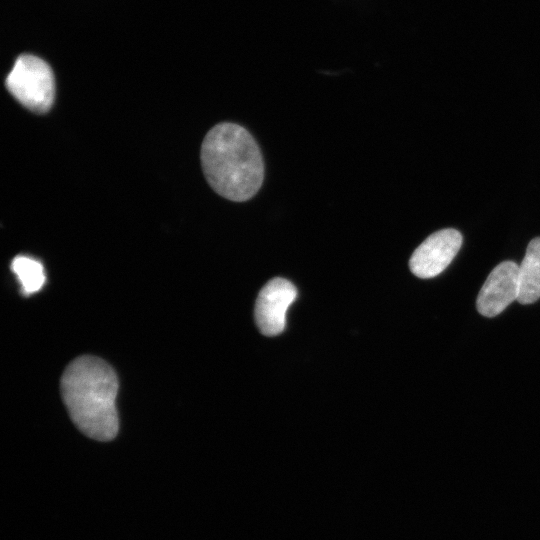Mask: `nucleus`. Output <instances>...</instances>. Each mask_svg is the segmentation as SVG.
Returning <instances> with one entry per match:
<instances>
[{
  "label": "nucleus",
  "mask_w": 540,
  "mask_h": 540,
  "mask_svg": "<svg viewBox=\"0 0 540 540\" xmlns=\"http://www.w3.org/2000/svg\"><path fill=\"white\" fill-rule=\"evenodd\" d=\"M462 245V235L452 228L439 230L428 236L413 252L409 267L423 279L439 275L454 259Z\"/></svg>",
  "instance_id": "20e7f679"
},
{
  "label": "nucleus",
  "mask_w": 540,
  "mask_h": 540,
  "mask_svg": "<svg viewBox=\"0 0 540 540\" xmlns=\"http://www.w3.org/2000/svg\"><path fill=\"white\" fill-rule=\"evenodd\" d=\"M60 390L71 420L83 434L98 441L115 438L118 378L108 363L94 356L76 358L65 369Z\"/></svg>",
  "instance_id": "f257e3e1"
},
{
  "label": "nucleus",
  "mask_w": 540,
  "mask_h": 540,
  "mask_svg": "<svg viewBox=\"0 0 540 540\" xmlns=\"http://www.w3.org/2000/svg\"><path fill=\"white\" fill-rule=\"evenodd\" d=\"M5 85L18 102L35 113H46L54 102V74L50 66L37 56L20 55Z\"/></svg>",
  "instance_id": "7ed1b4c3"
},
{
  "label": "nucleus",
  "mask_w": 540,
  "mask_h": 540,
  "mask_svg": "<svg viewBox=\"0 0 540 540\" xmlns=\"http://www.w3.org/2000/svg\"><path fill=\"white\" fill-rule=\"evenodd\" d=\"M201 162L209 185L222 197L242 202L252 198L264 178L261 151L242 126L224 122L206 134Z\"/></svg>",
  "instance_id": "f03ea898"
},
{
  "label": "nucleus",
  "mask_w": 540,
  "mask_h": 540,
  "mask_svg": "<svg viewBox=\"0 0 540 540\" xmlns=\"http://www.w3.org/2000/svg\"><path fill=\"white\" fill-rule=\"evenodd\" d=\"M11 270L20 282L21 292L26 296L41 290L46 281L41 262L28 256L15 257L11 263Z\"/></svg>",
  "instance_id": "6e6552de"
},
{
  "label": "nucleus",
  "mask_w": 540,
  "mask_h": 540,
  "mask_svg": "<svg viewBox=\"0 0 540 540\" xmlns=\"http://www.w3.org/2000/svg\"><path fill=\"white\" fill-rule=\"evenodd\" d=\"M519 293L517 301L527 305L540 298V237L530 241L519 266Z\"/></svg>",
  "instance_id": "0eeeda50"
},
{
  "label": "nucleus",
  "mask_w": 540,
  "mask_h": 540,
  "mask_svg": "<svg viewBox=\"0 0 540 540\" xmlns=\"http://www.w3.org/2000/svg\"><path fill=\"white\" fill-rule=\"evenodd\" d=\"M519 265L513 261L498 264L488 275L477 296L476 307L485 317L500 314L517 300L519 293Z\"/></svg>",
  "instance_id": "423d86ee"
},
{
  "label": "nucleus",
  "mask_w": 540,
  "mask_h": 540,
  "mask_svg": "<svg viewBox=\"0 0 540 540\" xmlns=\"http://www.w3.org/2000/svg\"><path fill=\"white\" fill-rule=\"evenodd\" d=\"M297 297V289L284 278H274L260 290L255 304V321L265 336L280 334L286 324V312Z\"/></svg>",
  "instance_id": "39448f33"
}]
</instances>
